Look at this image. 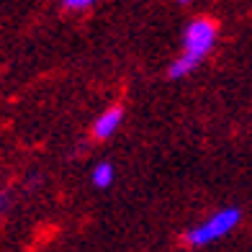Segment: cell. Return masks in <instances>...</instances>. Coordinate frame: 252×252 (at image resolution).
I'll return each instance as SVG.
<instances>
[{
	"instance_id": "1",
	"label": "cell",
	"mask_w": 252,
	"mask_h": 252,
	"mask_svg": "<svg viewBox=\"0 0 252 252\" xmlns=\"http://www.w3.org/2000/svg\"><path fill=\"white\" fill-rule=\"evenodd\" d=\"M214 44H216V24L211 18H193L183 31V54L170 64L167 77L180 80L190 75L206 60V54L214 49Z\"/></svg>"
},
{
	"instance_id": "2",
	"label": "cell",
	"mask_w": 252,
	"mask_h": 252,
	"mask_svg": "<svg viewBox=\"0 0 252 252\" xmlns=\"http://www.w3.org/2000/svg\"><path fill=\"white\" fill-rule=\"evenodd\" d=\"M239 219H242V211H239L237 206L221 209V211L211 214L206 221H201L198 226L188 229V232H186V242L190 247H206L211 242H219V239H224L239 224Z\"/></svg>"
},
{
	"instance_id": "3",
	"label": "cell",
	"mask_w": 252,
	"mask_h": 252,
	"mask_svg": "<svg viewBox=\"0 0 252 252\" xmlns=\"http://www.w3.org/2000/svg\"><path fill=\"white\" fill-rule=\"evenodd\" d=\"M121 121H124V108H121V106H111L108 111H103L100 116L95 119V124H93V136H95L98 142L111 139V136L119 131Z\"/></svg>"
},
{
	"instance_id": "4",
	"label": "cell",
	"mask_w": 252,
	"mask_h": 252,
	"mask_svg": "<svg viewBox=\"0 0 252 252\" xmlns=\"http://www.w3.org/2000/svg\"><path fill=\"white\" fill-rule=\"evenodd\" d=\"M90 180H93V186L95 188H108L111 183H113V165L111 162H98L93 167V175H90Z\"/></svg>"
},
{
	"instance_id": "5",
	"label": "cell",
	"mask_w": 252,
	"mask_h": 252,
	"mask_svg": "<svg viewBox=\"0 0 252 252\" xmlns=\"http://www.w3.org/2000/svg\"><path fill=\"white\" fill-rule=\"evenodd\" d=\"M62 8H67V10H88V8H93V0H64L62 3Z\"/></svg>"
},
{
	"instance_id": "6",
	"label": "cell",
	"mask_w": 252,
	"mask_h": 252,
	"mask_svg": "<svg viewBox=\"0 0 252 252\" xmlns=\"http://www.w3.org/2000/svg\"><path fill=\"white\" fill-rule=\"evenodd\" d=\"M8 201H10V198H8V193H0V214L8 209Z\"/></svg>"
}]
</instances>
